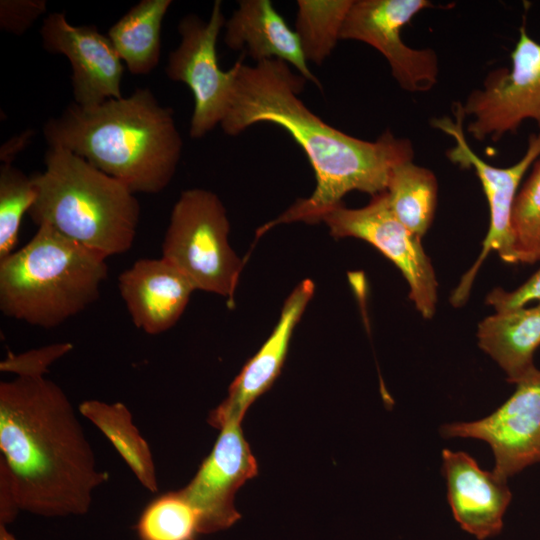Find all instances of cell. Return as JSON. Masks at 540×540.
Returning <instances> with one entry per match:
<instances>
[{
	"instance_id": "7",
	"label": "cell",
	"mask_w": 540,
	"mask_h": 540,
	"mask_svg": "<svg viewBox=\"0 0 540 540\" xmlns=\"http://www.w3.org/2000/svg\"><path fill=\"white\" fill-rule=\"evenodd\" d=\"M452 111L454 119L449 116L433 118L430 125L453 138L455 145L447 151V157L462 168L474 169L481 182L490 212L489 230L482 243V250L450 296L451 304L454 307H461L468 300L476 275L492 250H496L504 262L512 264L513 206L521 180L540 156V129L538 133L530 135L527 149L518 162L509 167H495L470 148L463 131L465 116L462 104L456 102Z\"/></svg>"
},
{
	"instance_id": "6",
	"label": "cell",
	"mask_w": 540,
	"mask_h": 540,
	"mask_svg": "<svg viewBox=\"0 0 540 540\" xmlns=\"http://www.w3.org/2000/svg\"><path fill=\"white\" fill-rule=\"evenodd\" d=\"M230 224L220 198L202 188L184 190L173 206L162 258L198 290L234 302L243 261L229 243Z\"/></svg>"
},
{
	"instance_id": "14",
	"label": "cell",
	"mask_w": 540,
	"mask_h": 540,
	"mask_svg": "<svg viewBox=\"0 0 540 540\" xmlns=\"http://www.w3.org/2000/svg\"><path fill=\"white\" fill-rule=\"evenodd\" d=\"M40 34L46 51L62 54L71 63L74 103L92 107L123 97V61L95 26H75L64 12H53L43 20Z\"/></svg>"
},
{
	"instance_id": "5",
	"label": "cell",
	"mask_w": 540,
	"mask_h": 540,
	"mask_svg": "<svg viewBox=\"0 0 540 540\" xmlns=\"http://www.w3.org/2000/svg\"><path fill=\"white\" fill-rule=\"evenodd\" d=\"M107 257L47 225L0 259V310L42 328L59 326L100 295Z\"/></svg>"
},
{
	"instance_id": "30",
	"label": "cell",
	"mask_w": 540,
	"mask_h": 540,
	"mask_svg": "<svg viewBox=\"0 0 540 540\" xmlns=\"http://www.w3.org/2000/svg\"><path fill=\"white\" fill-rule=\"evenodd\" d=\"M20 511L13 482L7 469L0 464V524L12 523Z\"/></svg>"
},
{
	"instance_id": "31",
	"label": "cell",
	"mask_w": 540,
	"mask_h": 540,
	"mask_svg": "<svg viewBox=\"0 0 540 540\" xmlns=\"http://www.w3.org/2000/svg\"><path fill=\"white\" fill-rule=\"evenodd\" d=\"M31 132L23 133L9 141H7L1 148L0 158L2 164H11L15 155L25 147L26 143L30 139Z\"/></svg>"
},
{
	"instance_id": "8",
	"label": "cell",
	"mask_w": 540,
	"mask_h": 540,
	"mask_svg": "<svg viewBox=\"0 0 540 540\" xmlns=\"http://www.w3.org/2000/svg\"><path fill=\"white\" fill-rule=\"evenodd\" d=\"M225 23L219 0L214 2L208 20L195 14L186 15L178 25L180 43L168 57V78L186 84L194 97L189 133L195 139L202 138L223 121L244 63L241 56L227 71L218 64L217 39Z\"/></svg>"
},
{
	"instance_id": "25",
	"label": "cell",
	"mask_w": 540,
	"mask_h": 540,
	"mask_svg": "<svg viewBox=\"0 0 540 540\" xmlns=\"http://www.w3.org/2000/svg\"><path fill=\"white\" fill-rule=\"evenodd\" d=\"M512 233V264L540 261V156L516 195Z\"/></svg>"
},
{
	"instance_id": "19",
	"label": "cell",
	"mask_w": 540,
	"mask_h": 540,
	"mask_svg": "<svg viewBox=\"0 0 540 540\" xmlns=\"http://www.w3.org/2000/svg\"><path fill=\"white\" fill-rule=\"evenodd\" d=\"M477 340L505 372L507 381L517 384L536 369L533 357L540 346V302L484 318L478 324Z\"/></svg>"
},
{
	"instance_id": "32",
	"label": "cell",
	"mask_w": 540,
	"mask_h": 540,
	"mask_svg": "<svg viewBox=\"0 0 540 540\" xmlns=\"http://www.w3.org/2000/svg\"><path fill=\"white\" fill-rule=\"evenodd\" d=\"M0 540H18L6 525L0 524Z\"/></svg>"
},
{
	"instance_id": "16",
	"label": "cell",
	"mask_w": 540,
	"mask_h": 540,
	"mask_svg": "<svg viewBox=\"0 0 540 540\" xmlns=\"http://www.w3.org/2000/svg\"><path fill=\"white\" fill-rule=\"evenodd\" d=\"M314 288V283L305 279L287 297L271 335L233 380L227 398L210 413L211 426L220 429L228 422H241L249 406L271 387L281 371L293 331Z\"/></svg>"
},
{
	"instance_id": "13",
	"label": "cell",
	"mask_w": 540,
	"mask_h": 540,
	"mask_svg": "<svg viewBox=\"0 0 540 540\" xmlns=\"http://www.w3.org/2000/svg\"><path fill=\"white\" fill-rule=\"evenodd\" d=\"M219 430L212 451L193 479L179 490L198 514L200 534L225 530L240 519L235 494L258 473L241 422H228Z\"/></svg>"
},
{
	"instance_id": "28",
	"label": "cell",
	"mask_w": 540,
	"mask_h": 540,
	"mask_svg": "<svg viewBox=\"0 0 540 540\" xmlns=\"http://www.w3.org/2000/svg\"><path fill=\"white\" fill-rule=\"evenodd\" d=\"M45 0H1L0 28L20 36L46 12Z\"/></svg>"
},
{
	"instance_id": "29",
	"label": "cell",
	"mask_w": 540,
	"mask_h": 540,
	"mask_svg": "<svg viewBox=\"0 0 540 540\" xmlns=\"http://www.w3.org/2000/svg\"><path fill=\"white\" fill-rule=\"evenodd\" d=\"M531 301L540 302V269L515 290L497 287L486 297V304L495 312L524 307Z\"/></svg>"
},
{
	"instance_id": "21",
	"label": "cell",
	"mask_w": 540,
	"mask_h": 540,
	"mask_svg": "<svg viewBox=\"0 0 540 540\" xmlns=\"http://www.w3.org/2000/svg\"><path fill=\"white\" fill-rule=\"evenodd\" d=\"M78 411L111 442L142 486L156 493L158 481L149 444L133 423L126 405L91 399L81 402Z\"/></svg>"
},
{
	"instance_id": "10",
	"label": "cell",
	"mask_w": 540,
	"mask_h": 540,
	"mask_svg": "<svg viewBox=\"0 0 540 540\" xmlns=\"http://www.w3.org/2000/svg\"><path fill=\"white\" fill-rule=\"evenodd\" d=\"M461 104L465 118H472L467 132L477 141L497 142L527 119L540 129V43L524 25L511 53V67L490 71L482 87Z\"/></svg>"
},
{
	"instance_id": "3",
	"label": "cell",
	"mask_w": 540,
	"mask_h": 540,
	"mask_svg": "<svg viewBox=\"0 0 540 540\" xmlns=\"http://www.w3.org/2000/svg\"><path fill=\"white\" fill-rule=\"evenodd\" d=\"M49 147L69 150L134 194H156L171 182L183 141L173 112L149 88L83 107L76 103L43 126Z\"/></svg>"
},
{
	"instance_id": "22",
	"label": "cell",
	"mask_w": 540,
	"mask_h": 540,
	"mask_svg": "<svg viewBox=\"0 0 540 540\" xmlns=\"http://www.w3.org/2000/svg\"><path fill=\"white\" fill-rule=\"evenodd\" d=\"M385 192L396 218L422 239L432 224L437 204L434 173L413 160L401 162L391 170Z\"/></svg>"
},
{
	"instance_id": "18",
	"label": "cell",
	"mask_w": 540,
	"mask_h": 540,
	"mask_svg": "<svg viewBox=\"0 0 540 540\" xmlns=\"http://www.w3.org/2000/svg\"><path fill=\"white\" fill-rule=\"evenodd\" d=\"M224 42L242 50L256 63L278 59L296 68L306 80L322 88L304 56L299 38L270 0H241L225 23Z\"/></svg>"
},
{
	"instance_id": "17",
	"label": "cell",
	"mask_w": 540,
	"mask_h": 540,
	"mask_svg": "<svg viewBox=\"0 0 540 540\" xmlns=\"http://www.w3.org/2000/svg\"><path fill=\"white\" fill-rule=\"evenodd\" d=\"M120 295L134 325L157 335L173 327L192 292L191 282L163 259H139L118 279Z\"/></svg>"
},
{
	"instance_id": "20",
	"label": "cell",
	"mask_w": 540,
	"mask_h": 540,
	"mask_svg": "<svg viewBox=\"0 0 540 540\" xmlns=\"http://www.w3.org/2000/svg\"><path fill=\"white\" fill-rule=\"evenodd\" d=\"M171 5V0H142L109 29L107 36L130 73L146 75L157 67L162 23Z\"/></svg>"
},
{
	"instance_id": "1",
	"label": "cell",
	"mask_w": 540,
	"mask_h": 540,
	"mask_svg": "<svg viewBox=\"0 0 540 540\" xmlns=\"http://www.w3.org/2000/svg\"><path fill=\"white\" fill-rule=\"evenodd\" d=\"M305 81L282 60H265L253 66L243 63L229 110L220 124L230 136L258 123L285 129L303 149L315 173L313 193L265 223L257 236L279 224L321 222L329 210L342 204L348 192L357 190L373 197L386 191L393 167L414 157L410 140L390 131L367 141L321 120L299 98Z\"/></svg>"
},
{
	"instance_id": "11",
	"label": "cell",
	"mask_w": 540,
	"mask_h": 540,
	"mask_svg": "<svg viewBox=\"0 0 540 540\" xmlns=\"http://www.w3.org/2000/svg\"><path fill=\"white\" fill-rule=\"evenodd\" d=\"M430 6L428 0H353L340 40L361 41L379 51L403 90L429 91L438 80L437 54L430 48L409 47L402 40L401 30Z\"/></svg>"
},
{
	"instance_id": "26",
	"label": "cell",
	"mask_w": 540,
	"mask_h": 540,
	"mask_svg": "<svg viewBox=\"0 0 540 540\" xmlns=\"http://www.w3.org/2000/svg\"><path fill=\"white\" fill-rule=\"evenodd\" d=\"M36 198L31 176L12 164L0 167V259L10 255L17 243L25 213Z\"/></svg>"
},
{
	"instance_id": "2",
	"label": "cell",
	"mask_w": 540,
	"mask_h": 540,
	"mask_svg": "<svg viewBox=\"0 0 540 540\" xmlns=\"http://www.w3.org/2000/svg\"><path fill=\"white\" fill-rule=\"evenodd\" d=\"M0 452L20 510L42 517L85 515L109 479L71 401L45 376L1 381Z\"/></svg>"
},
{
	"instance_id": "4",
	"label": "cell",
	"mask_w": 540,
	"mask_h": 540,
	"mask_svg": "<svg viewBox=\"0 0 540 540\" xmlns=\"http://www.w3.org/2000/svg\"><path fill=\"white\" fill-rule=\"evenodd\" d=\"M31 179L36 198L28 215L37 226H50L107 258L132 247L140 204L123 183L57 147H49L45 170Z\"/></svg>"
},
{
	"instance_id": "27",
	"label": "cell",
	"mask_w": 540,
	"mask_h": 540,
	"mask_svg": "<svg viewBox=\"0 0 540 540\" xmlns=\"http://www.w3.org/2000/svg\"><path fill=\"white\" fill-rule=\"evenodd\" d=\"M73 349L69 342L53 343L20 354L9 352L0 362L1 372L16 376H45L49 367Z\"/></svg>"
},
{
	"instance_id": "9",
	"label": "cell",
	"mask_w": 540,
	"mask_h": 540,
	"mask_svg": "<svg viewBox=\"0 0 540 540\" xmlns=\"http://www.w3.org/2000/svg\"><path fill=\"white\" fill-rule=\"evenodd\" d=\"M334 238L353 237L378 249L401 271L409 286V298L425 319L436 311L438 282L421 238L410 232L392 212L386 192L372 197L364 207L340 204L321 219Z\"/></svg>"
},
{
	"instance_id": "12",
	"label": "cell",
	"mask_w": 540,
	"mask_h": 540,
	"mask_svg": "<svg viewBox=\"0 0 540 540\" xmlns=\"http://www.w3.org/2000/svg\"><path fill=\"white\" fill-rule=\"evenodd\" d=\"M515 385L514 393L486 417L440 427L445 439L486 442L494 456L493 473L506 481L540 463V370L536 368Z\"/></svg>"
},
{
	"instance_id": "24",
	"label": "cell",
	"mask_w": 540,
	"mask_h": 540,
	"mask_svg": "<svg viewBox=\"0 0 540 540\" xmlns=\"http://www.w3.org/2000/svg\"><path fill=\"white\" fill-rule=\"evenodd\" d=\"M136 530L140 540H196L199 517L180 491L168 492L146 506Z\"/></svg>"
},
{
	"instance_id": "15",
	"label": "cell",
	"mask_w": 540,
	"mask_h": 540,
	"mask_svg": "<svg viewBox=\"0 0 540 540\" xmlns=\"http://www.w3.org/2000/svg\"><path fill=\"white\" fill-rule=\"evenodd\" d=\"M441 455L447 499L454 519L479 540L499 535L512 500L507 481L493 471L483 470L464 451L444 449Z\"/></svg>"
},
{
	"instance_id": "23",
	"label": "cell",
	"mask_w": 540,
	"mask_h": 540,
	"mask_svg": "<svg viewBox=\"0 0 540 540\" xmlns=\"http://www.w3.org/2000/svg\"><path fill=\"white\" fill-rule=\"evenodd\" d=\"M353 0H298L296 34L307 62L322 64L340 40Z\"/></svg>"
}]
</instances>
